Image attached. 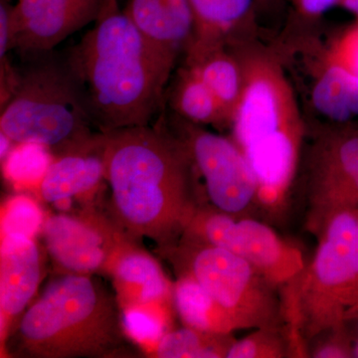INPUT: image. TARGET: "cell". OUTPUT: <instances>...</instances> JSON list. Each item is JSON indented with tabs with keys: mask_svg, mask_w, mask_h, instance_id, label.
<instances>
[{
	"mask_svg": "<svg viewBox=\"0 0 358 358\" xmlns=\"http://www.w3.org/2000/svg\"><path fill=\"white\" fill-rule=\"evenodd\" d=\"M44 221L41 207L27 195H14L2 204L1 235H24L35 239L41 233Z\"/></svg>",
	"mask_w": 358,
	"mask_h": 358,
	"instance_id": "cell-25",
	"label": "cell"
},
{
	"mask_svg": "<svg viewBox=\"0 0 358 358\" xmlns=\"http://www.w3.org/2000/svg\"><path fill=\"white\" fill-rule=\"evenodd\" d=\"M294 22L303 26L313 24L334 7L339 6L341 0H289Z\"/></svg>",
	"mask_w": 358,
	"mask_h": 358,
	"instance_id": "cell-28",
	"label": "cell"
},
{
	"mask_svg": "<svg viewBox=\"0 0 358 358\" xmlns=\"http://www.w3.org/2000/svg\"><path fill=\"white\" fill-rule=\"evenodd\" d=\"M1 105V134L54 157L83 147L99 133L65 60L43 59L16 73Z\"/></svg>",
	"mask_w": 358,
	"mask_h": 358,
	"instance_id": "cell-6",
	"label": "cell"
},
{
	"mask_svg": "<svg viewBox=\"0 0 358 358\" xmlns=\"http://www.w3.org/2000/svg\"><path fill=\"white\" fill-rule=\"evenodd\" d=\"M180 239L227 250L255 267L282 291L307 266L303 252L253 216L232 215L200 205Z\"/></svg>",
	"mask_w": 358,
	"mask_h": 358,
	"instance_id": "cell-8",
	"label": "cell"
},
{
	"mask_svg": "<svg viewBox=\"0 0 358 358\" xmlns=\"http://www.w3.org/2000/svg\"><path fill=\"white\" fill-rule=\"evenodd\" d=\"M124 13L148 39L178 58L192 33L188 0H128Z\"/></svg>",
	"mask_w": 358,
	"mask_h": 358,
	"instance_id": "cell-18",
	"label": "cell"
},
{
	"mask_svg": "<svg viewBox=\"0 0 358 358\" xmlns=\"http://www.w3.org/2000/svg\"><path fill=\"white\" fill-rule=\"evenodd\" d=\"M185 65L194 70L211 90L231 127L243 91V70L236 52L230 45L215 47L185 55Z\"/></svg>",
	"mask_w": 358,
	"mask_h": 358,
	"instance_id": "cell-19",
	"label": "cell"
},
{
	"mask_svg": "<svg viewBox=\"0 0 358 358\" xmlns=\"http://www.w3.org/2000/svg\"><path fill=\"white\" fill-rule=\"evenodd\" d=\"M106 274L114 286L122 310L157 307L176 310L174 282L169 281L157 260L127 238L114 252Z\"/></svg>",
	"mask_w": 358,
	"mask_h": 358,
	"instance_id": "cell-14",
	"label": "cell"
},
{
	"mask_svg": "<svg viewBox=\"0 0 358 358\" xmlns=\"http://www.w3.org/2000/svg\"><path fill=\"white\" fill-rule=\"evenodd\" d=\"M174 306L183 326L215 334L240 331L229 313L187 275H176Z\"/></svg>",
	"mask_w": 358,
	"mask_h": 358,
	"instance_id": "cell-20",
	"label": "cell"
},
{
	"mask_svg": "<svg viewBox=\"0 0 358 358\" xmlns=\"http://www.w3.org/2000/svg\"><path fill=\"white\" fill-rule=\"evenodd\" d=\"M310 90L313 109L331 124L358 122V78L329 57L327 48L315 54Z\"/></svg>",
	"mask_w": 358,
	"mask_h": 358,
	"instance_id": "cell-17",
	"label": "cell"
},
{
	"mask_svg": "<svg viewBox=\"0 0 358 358\" xmlns=\"http://www.w3.org/2000/svg\"><path fill=\"white\" fill-rule=\"evenodd\" d=\"M308 357L313 358H352L355 343L348 333V324L320 334L313 341Z\"/></svg>",
	"mask_w": 358,
	"mask_h": 358,
	"instance_id": "cell-26",
	"label": "cell"
},
{
	"mask_svg": "<svg viewBox=\"0 0 358 358\" xmlns=\"http://www.w3.org/2000/svg\"><path fill=\"white\" fill-rule=\"evenodd\" d=\"M105 0H17L9 6L11 49L49 53L75 32L95 22Z\"/></svg>",
	"mask_w": 358,
	"mask_h": 358,
	"instance_id": "cell-12",
	"label": "cell"
},
{
	"mask_svg": "<svg viewBox=\"0 0 358 358\" xmlns=\"http://www.w3.org/2000/svg\"><path fill=\"white\" fill-rule=\"evenodd\" d=\"M157 252L176 275H187L199 282L240 329L286 327L281 291L244 259L185 239Z\"/></svg>",
	"mask_w": 358,
	"mask_h": 358,
	"instance_id": "cell-7",
	"label": "cell"
},
{
	"mask_svg": "<svg viewBox=\"0 0 358 358\" xmlns=\"http://www.w3.org/2000/svg\"><path fill=\"white\" fill-rule=\"evenodd\" d=\"M235 338L183 326L164 334L148 357L160 358H226Z\"/></svg>",
	"mask_w": 358,
	"mask_h": 358,
	"instance_id": "cell-22",
	"label": "cell"
},
{
	"mask_svg": "<svg viewBox=\"0 0 358 358\" xmlns=\"http://www.w3.org/2000/svg\"><path fill=\"white\" fill-rule=\"evenodd\" d=\"M327 51L329 57L358 78V21L336 36Z\"/></svg>",
	"mask_w": 358,
	"mask_h": 358,
	"instance_id": "cell-27",
	"label": "cell"
},
{
	"mask_svg": "<svg viewBox=\"0 0 358 358\" xmlns=\"http://www.w3.org/2000/svg\"><path fill=\"white\" fill-rule=\"evenodd\" d=\"M353 124H355V128L358 129V122H352Z\"/></svg>",
	"mask_w": 358,
	"mask_h": 358,
	"instance_id": "cell-33",
	"label": "cell"
},
{
	"mask_svg": "<svg viewBox=\"0 0 358 358\" xmlns=\"http://www.w3.org/2000/svg\"><path fill=\"white\" fill-rule=\"evenodd\" d=\"M355 213H357V217H358V210L355 211Z\"/></svg>",
	"mask_w": 358,
	"mask_h": 358,
	"instance_id": "cell-34",
	"label": "cell"
},
{
	"mask_svg": "<svg viewBox=\"0 0 358 358\" xmlns=\"http://www.w3.org/2000/svg\"><path fill=\"white\" fill-rule=\"evenodd\" d=\"M102 131L83 147L56 155L40 181L42 200L61 210L69 208L72 199L95 192L106 181Z\"/></svg>",
	"mask_w": 358,
	"mask_h": 358,
	"instance_id": "cell-15",
	"label": "cell"
},
{
	"mask_svg": "<svg viewBox=\"0 0 358 358\" xmlns=\"http://www.w3.org/2000/svg\"><path fill=\"white\" fill-rule=\"evenodd\" d=\"M192 33L185 55L200 53L251 37L257 0H188Z\"/></svg>",
	"mask_w": 358,
	"mask_h": 358,
	"instance_id": "cell-16",
	"label": "cell"
},
{
	"mask_svg": "<svg viewBox=\"0 0 358 358\" xmlns=\"http://www.w3.org/2000/svg\"><path fill=\"white\" fill-rule=\"evenodd\" d=\"M54 265L65 274H106L115 249L129 238L114 222L94 213L45 218L41 233ZM131 238V237H129Z\"/></svg>",
	"mask_w": 358,
	"mask_h": 358,
	"instance_id": "cell-11",
	"label": "cell"
},
{
	"mask_svg": "<svg viewBox=\"0 0 358 358\" xmlns=\"http://www.w3.org/2000/svg\"><path fill=\"white\" fill-rule=\"evenodd\" d=\"M315 256L281 291L285 324L294 357H308L320 334L358 317V217L331 216L317 235Z\"/></svg>",
	"mask_w": 358,
	"mask_h": 358,
	"instance_id": "cell-5",
	"label": "cell"
},
{
	"mask_svg": "<svg viewBox=\"0 0 358 358\" xmlns=\"http://www.w3.org/2000/svg\"><path fill=\"white\" fill-rule=\"evenodd\" d=\"M268 1H271V0H257V2H258V6L260 3H268Z\"/></svg>",
	"mask_w": 358,
	"mask_h": 358,
	"instance_id": "cell-32",
	"label": "cell"
},
{
	"mask_svg": "<svg viewBox=\"0 0 358 358\" xmlns=\"http://www.w3.org/2000/svg\"><path fill=\"white\" fill-rule=\"evenodd\" d=\"M128 338L115 294L93 275L61 273L21 315L2 350L14 357H115L127 353Z\"/></svg>",
	"mask_w": 358,
	"mask_h": 358,
	"instance_id": "cell-4",
	"label": "cell"
},
{
	"mask_svg": "<svg viewBox=\"0 0 358 358\" xmlns=\"http://www.w3.org/2000/svg\"><path fill=\"white\" fill-rule=\"evenodd\" d=\"M106 181L113 222L157 250L178 243L202 202L200 176L185 143L164 124L106 131Z\"/></svg>",
	"mask_w": 358,
	"mask_h": 358,
	"instance_id": "cell-1",
	"label": "cell"
},
{
	"mask_svg": "<svg viewBox=\"0 0 358 358\" xmlns=\"http://www.w3.org/2000/svg\"><path fill=\"white\" fill-rule=\"evenodd\" d=\"M358 320V317L357 319ZM353 357L358 358V338L355 343V350H353Z\"/></svg>",
	"mask_w": 358,
	"mask_h": 358,
	"instance_id": "cell-31",
	"label": "cell"
},
{
	"mask_svg": "<svg viewBox=\"0 0 358 358\" xmlns=\"http://www.w3.org/2000/svg\"><path fill=\"white\" fill-rule=\"evenodd\" d=\"M339 7L350 11L358 21V0H341Z\"/></svg>",
	"mask_w": 358,
	"mask_h": 358,
	"instance_id": "cell-30",
	"label": "cell"
},
{
	"mask_svg": "<svg viewBox=\"0 0 358 358\" xmlns=\"http://www.w3.org/2000/svg\"><path fill=\"white\" fill-rule=\"evenodd\" d=\"M124 331L131 341L150 355L162 336L173 327L174 310L157 307L122 310Z\"/></svg>",
	"mask_w": 358,
	"mask_h": 358,
	"instance_id": "cell-23",
	"label": "cell"
},
{
	"mask_svg": "<svg viewBox=\"0 0 358 358\" xmlns=\"http://www.w3.org/2000/svg\"><path fill=\"white\" fill-rule=\"evenodd\" d=\"M44 277L42 252L34 238L1 235L0 341L1 348L36 294Z\"/></svg>",
	"mask_w": 358,
	"mask_h": 358,
	"instance_id": "cell-13",
	"label": "cell"
},
{
	"mask_svg": "<svg viewBox=\"0 0 358 358\" xmlns=\"http://www.w3.org/2000/svg\"><path fill=\"white\" fill-rule=\"evenodd\" d=\"M306 227L315 236L331 216L358 210V129L331 124L313 134L303 150Z\"/></svg>",
	"mask_w": 358,
	"mask_h": 358,
	"instance_id": "cell-9",
	"label": "cell"
},
{
	"mask_svg": "<svg viewBox=\"0 0 358 358\" xmlns=\"http://www.w3.org/2000/svg\"><path fill=\"white\" fill-rule=\"evenodd\" d=\"M169 128L185 143L208 203L232 215L253 216L258 210L257 183L248 160L232 138L207 131L174 115Z\"/></svg>",
	"mask_w": 358,
	"mask_h": 358,
	"instance_id": "cell-10",
	"label": "cell"
},
{
	"mask_svg": "<svg viewBox=\"0 0 358 358\" xmlns=\"http://www.w3.org/2000/svg\"><path fill=\"white\" fill-rule=\"evenodd\" d=\"M176 60L136 27L117 0H105L93 27L65 59L102 133L148 126Z\"/></svg>",
	"mask_w": 358,
	"mask_h": 358,
	"instance_id": "cell-2",
	"label": "cell"
},
{
	"mask_svg": "<svg viewBox=\"0 0 358 358\" xmlns=\"http://www.w3.org/2000/svg\"><path fill=\"white\" fill-rule=\"evenodd\" d=\"M173 82L169 102L174 115L199 126L230 128L217 99L194 70L183 66Z\"/></svg>",
	"mask_w": 358,
	"mask_h": 358,
	"instance_id": "cell-21",
	"label": "cell"
},
{
	"mask_svg": "<svg viewBox=\"0 0 358 358\" xmlns=\"http://www.w3.org/2000/svg\"><path fill=\"white\" fill-rule=\"evenodd\" d=\"M294 357L286 327H261L235 339L226 358H284Z\"/></svg>",
	"mask_w": 358,
	"mask_h": 358,
	"instance_id": "cell-24",
	"label": "cell"
},
{
	"mask_svg": "<svg viewBox=\"0 0 358 358\" xmlns=\"http://www.w3.org/2000/svg\"><path fill=\"white\" fill-rule=\"evenodd\" d=\"M9 6L10 3H8L6 0H1L0 3V57L1 60L6 58L9 51L13 50Z\"/></svg>",
	"mask_w": 358,
	"mask_h": 358,
	"instance_id": "cell-29",
	"label": "cell"
},
{
	"mask_svg": "<svg viewBox=\"0 0 358 358\" xmlns=\"http://www.w3.org/2000/svg\"><path fill=\"white\" fill-rule=\"evenodd\" d=\"M243 70V91L231 122V138L248 160L257 183L258 210H285L299 171L307 127L279 51L252 37L231 44Z\"/></svg>",
	"mask_w": 358,
	"mask_h": 358,
	"instance_id": "cell-3",
	"label": "cell"
}]
</instances>
